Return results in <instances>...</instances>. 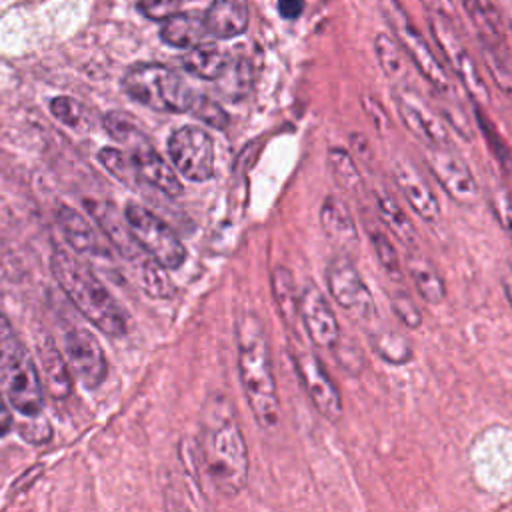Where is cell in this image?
<instances>
[{"instance_id": "obj_4", "label": "cell", "mask_w": 512, "mask_h": 512, "mask_svg": "<svg viewBox=\"0 0 512 512\" xmlns=\"http://www.w3.org/2000/svg\"><path fill=\"white\" fill-rule=\"evenodd\" d=\"M0 380L12 406L32 418L42 412L44 388L28 348L0 312Z\"/></svg>"}, {"instance_id": "obj_14", "label": "cell", "mask_w": 512, "mask_h": 512, "mask_svg": "<svg viewBox=\"0 0 512 512\" xmlns=\"http://www.w3.org/2000/svg\"><path fill=\"white\" fill-rule=\"evenodd\" d=\"M298 316L302 318L304 330L318 348H334L340 342V326L332 306L328 304L322 290L308 284L298 298Z\"/></svg>"}, {"instance_id": "obj_24", "label": "cell", "mask_w": 512, "mask_h": 512, "mask_svg": "<svg viewBox=\"0 0 512 512\" xmlns=\"http://www.w3.org/2000/svg\"><path fill=\"white\" fill-rule=\"evenodd\" d=\"M230 62V56L214 44H198L182 56L184 70L202 80H218Z\"/></svg>"}, {"instance_id": "obj_22", "label": "cell", "mask_w": 512, "mask_h": 512, "mask_svg": "<svg viewBox=\"0 0 512 512\" xmlns=\"http://www.w3.org/2000/svg\"><path fill=\"white\" fill-rule=\"evenodd\" d=\"M58 222H60V228H62L68 244L76 252L90 254V256H98V254L106 252V246L102 244V240H98V234L92 228V224L84 216H80L74 208L60 206Z\"/></svg>"}, {"instance_id": "obj_17", "label": "cell", "mask_w": 512, "mask_h": 512, "mask_svg": "<svg viewBox=\"0 0 512 512\" xmlns=\"http://www.w3.org/2000/svg\"><path fill=\"white\" fill-rule=\"evenodd\" d=\"M392 176H394L398 190L410 204V208L424 222L434 224L440 218V204H438L432 188L428 186V182L422 178V174L410 162L396 160L392 164Z\"/></svg>"}, {"instance_id": "obj_6", "label": "cell", "mask_w": 512, "mask_h": 512, "mask_svg": "<svg viewBox=\"0 0 512 512\" xmlns=\"http://www.w3.org/2000/svg\"><path fill=\"white\" fill-rule=\"evenodd\" d=\"M104 128L114 140L126 144L136 172L144 184L154 186L168 196H178L182 192V184L172 166L154 150L150 140L128 116L120 112H108L104 116Z\"/></svg>"}, {"instance_id": "obj_13", "label": "cell", "mask_w": 512, "mask_h": 512, "mask_svg": "<svg viewBox=\"0 0 512 512\" xmlns=\"http://www.w3.org/2000/svg\"><path fill=\"white\" fill-rule=\"evenodd\" d=\"M294 368L320 416L328 422H336L342 416V398L322 360L316 354L302 350L294 356Z\"/></svg>"}, {"instance_id": "obj_28", "label": "cell", "mask_w": 512, "mask_h": 512, "mask_svg": "<svg viewBox=\"0 0 512 512\" xmlns=\"http://www.w3.org/2000/svg\"><path fill=\"white\" fill-rule=\"evenodd\" d=\"M374 52L378 58L380 68L384 70V74L394 80V82H402L408 76V60L404 50L400 48V44L396 42L394 36L388 34H378L374 38Z\"/></svg>"}, {"instance_id": "obj_19", "label": "cell", "mask_w": 512, "mask_h": 512, "mask_svg": "<svg viewBox=\"0 0 512 512\" xmlns=\"http://www.w3.org/2000/svg\"><path fill=\"white\" fill-rule=\"evenodd\" d=\"M250 8L248 0H212L204 12L208 36L226 40L240 36L248 28Z\"/></svg>"}, {"instance_id": "obj_25", "label": "cell", "mask_w": 512, "mask_h": 512, "mask_svg": "<svg viewBox=\"0 0 512 512\" xmlns=\"http://www.w3.org/2000/svg\"><path fill=\"white\" fill-rule=\"evenodd\" d=\"M376 208H378L382 222L392 232V236L396 240H400L408 250H414L418 244L416 228L410 222V218L406 216L404 208L396 202V198L392 194H388L386 190H378L376 192Z\"/></svg>"}, {"instance_id": "obj_23", "label": "cell", "mask_w": 512, "mask_h": 512, "mask_svg": "<svg viewBox=\"0 0 512 512\" xmlns=\"http://www.w3.org/2000/svg\"><path fill=\"white\" fill-rule=\"evenodd\" d=\"M406 270L422 300L428 304H440L446 298V284L440 272L426 256L418 254L416 248L410 250L406 258Z\"/></svg>"}, {"instance_id": "obj_32", "label": "cell", "mask_w": 512, "mask_h": 512, "mask_svg": "<svg viewBox=\"0 0 512 512\" xmlns=\"http://www.w3.org/2000/svg\"><path fill=\"white\" fill-rule=\"evenodd\" d=\"M98 158H100L102 166L110 174H114L120 182H124L126 186L136 188L138 184H144L136 172V166H134V160L130 154L116 150V148H104V150H100Z\"/></svg>"}, {"instance_id": "obj_8", "label": "cell", "mask_w": 512, "mask_h": 512, "mask_svg": "<svg viewBox=\"0 0 512 512\" xmlns=\"http://www.w3.org/2000/svg\"><path fill=\"white\" fill-rule=\"evenodd\" d=\"M126 228L142 250H146L158 264L168 270H176L186 260V248L176 232L162 222L148 208L130 202L124 210Z\"/></svg>"}, {"instance_id": "obj_21", "label": "cell", "mask_w": 512, "mask_h": 512, "mask_svg": "<svg viewBox=\"0 0 512 512\" xmlns=\"http://www.w3.org/2000/svg\"><path fill=\"white\" fill-rule=\"evenodd\" d=\"M208 36L204 14L196 12H176L164 20L160 28V38L174 48H194L202 44Z\"/></svg>"}, {"instance_id": "obj_36", "label": "cell", "mask_w": 512, "mask_h": 512, "mask_svg": "<svg viewBox=\"0 0 512 512\" xmlns=\"http://www.w3.org/2000/svg\"><path fill=\"white\" fill-rule=\"evenodd\" d=\"M390 302H392L394 314H396L408 328H418V326L422 324L420 310L416 308V304L412 302V298H410L406 292H402V290L394 292L392 298H390Z\"/></svg>"}, {"instance_id": "obj_38", "label": "cell", "mask_w": 512, "mask_h": 512, "mask_svg": "<svg viewBox=\"0 0 512 512\" xmlns=\"http://www.w3.org/2000/svg\"><path fill=\"white\" fill-rule=\"evenodd\" d=\"M494 212L500 220V226L506 230H512V200L506 188H498L494 196Z\"/></svg>"}, {"instance_id": "obj_31", "label": "cell", "mask_w": 512, "mask_h": 512, "mask_svg": "<svg viewBox=\"0 0 512 512\" xmlns=\"http://www.w3.org/2000/svg\"><path fill=\"white\" fill-rule=\"evenodd\" d=\"M484 62L488 66V74L492 76L494 84L512 98V52L506 46L496 48H480Z\"/></svg>"}, {"instance_id": "obj_29", "label": "cell", "mask_w": 512, "mask_h": 512, "mask_svg": "<svg viewBox=\"0 0 512 512\" xmlns=\"http://www.w3.org/2000/svg\"><path fill=\"white\" fill-rule=\"evenodd\" d=\"M328 168L336 180V184L352 194V196H360L364 190V182L360 176V170L354 162V158L344 150V148H330L328 150Z\"/></svg>"}, {"instance_id": "obj_2", "label": "cell", "mask_w": 512, "mask_h": 512, "mask_svg": "<svg viewBox=\"0 0 512 512\" xmlns=\"http://www.w3.org/2000/svg\"><path fill=\"white\" fill-rule=\"evenodd\" d=\"M200 464L212 488L224 496H236L248 480V448L234 414L220 404L204 420L200 434Z\"/></svg>"}, {"instance_id": "obj_5", "label": "cell", "mask_w": 512, "mask_h": 512, "mask_svg": "<svg viewBox=\"0 0 512 512\" xmlns=\"http://www.w3.org/2000/svg\"><path fill=\"white\" fill-rule=\"evenodd\" d=\"M122 86L132 100L158 112H188L198 96L180 74L162 64L132 66Z\"/></svg>"}, {"instance_id": "obj_27", "label": "cell", "mask_w": 512, "mask_h": 512, "mask_svg": "<svg viewBox=\"0 0 512 512\" xmlns=\"http://www.w3.org/2000/svg\"><path fill=\"white\" fill-rule=\"evenodd\" d=\"M270 286L282 320L286 322V326L292 328L298 316V296L292 272L286 266H276L270 274Z\"/></svg>"}, {"instance_id": "obj_3", "label": "cell", "mask_w": 512, "mask_h": 512, "mask_svg": "<svg viewBox=\"0 0 512 512\" xmlns=\"http://www.w3.org/2000/svg\"><path fill=\"white\" fill-rule=\"evenodd\" d=\"M52 274L80 314L106 336H122L128 316L90 266L62 248L52 252Z\"/></svg>"}, {"instance_id": "obj_12", "label": "cell", "mask_w": 512, "mask_h": 512, "mask_svg": "<svg viewBox=\"0 0 512 512\" xmlns=\"http://www.w3.org/2000/svg\"><path fill=\"white\" fill-rule=\"evenodd\" d=\"M426 162L444 192L458 204L470 206L478 200V182L468 164L446 146H428Z\"/></svg>"}, {"instance_id": "obj_20", "label": "cell", "mask_w": 512, "mask_h": 512, "mask_svg": "<svg viewBox=\"0 0 512 512\" xmlns=\"http://www.w3.org/2000/svg\"><path fill=\"white\" fill-rule=\"evenodd\" d=\"M462 6L476 30L480 48H496L508 44L504 34V18L494 0H462Z\"/></svg>"}, {"instance_id": "obj_15", "label": "cell", "mask_w": 512, "mask_h": 512, "mask_svg": "<svg viewBox=\"0 0 512 512\" xmlns=\"http://www.w3.org/2000/svg\"><path fill=\"white\" fill-rule=\"evenodd\" d=\"M64 356L86 388H96L106 378V358L96 342V338L82 330L74 328L64 336Z\"/></svg>"}, {"instance_id": "obj_18", "label": "cell", "mask_w": 512, "mask_h": 512, "mask_svg": "<svg viewBox=\"0 0 512 512\" xmlns=\"http://www.w3.org/2000/svg\"><path fill=\"white\" fill-rule=\"evenodd\" d=\"M320 226L338 254L350 256L358 246V228L348 206L338 196H326L320 208Z\"/></svg>"}, {"instance_id": "obj_10", "label": "cell", "mask_w": 512, "mask_h": 512, "mask_svg": "<svg viewBox=\"0 0 512 512\" xmlns=\"http://www.w3.org/2000/svg\"><path fill=\"white\" fill-rule=\"evenodd\" d=\"M326 284L332 300L354 322H370L376 316L374 296L358 274L350 256L338 254L330 260L326 268Z\"/></svg>"}, {"instance_id": "obj_34", "label": "cell", "mask_w": 512, "mask_h": 512, "mask_svg": "<svg viewBox=\"0 0 512 512\" xmlns=\"http://www.w3.org/2000/svg\"><path fill=\"white\" fill-rule=\"evenodd\" d=\"M368 234H370V240H372L376 258H378V264L384 268V272H386L390 278L400 280V276H402L400 260H398L396 248L392 246V242L388 240V236H386L382 230H378V228H376V230H374V228H368Z\"/></svg>"}, {"instance_id": "obj_9", "label": "cell", "mask_w": 512, "mask_h": 512, "mask_svg": "<svg viewBox=\"0 0 512 512\" xmlns=\"http://www.w3.org/2000/svg\"><path fill=\"white\" fill-rule=\"evenodd\" d=\"M428 22H430V32H432L444 60L456 72V76L462 82V86L466 88V92L472 96V100L476 104H480V106L488 104L490 96H488L484 78H482L474 58L470 56L462 36L458 34L454 20H450L442 14H436V12H428Z\"/></svg>"}, {"instance_id": "obj_26", "label": "cell", "mask_w": 512, "mask_h": 512, "mask_svg": "<svg viewBox=\"0 0 512 512\" xmlns=\"http://www.w3.org/2000/svg\"><path fill=\"white\" fill-rule=\"evenodd\" d=\"M40 360H42V374H44L42 384H46L48 394L56 400L68 398V394L72 392V380L62 354L54 348V344L48 342L40 348Z\"/></svg>"}, {"instance_id": "obj_35", "label": "cell", "mask_w": 512, "mask_h": 512, "mask_svg": "<svg viewBox=\"0 0 512 512\" xmlns=\"http://www.w3.org/2000/svg\"><path fill=\"white\" fill-rule=\"evenodd\" d=\"M192 114L196 118H200L202 122H206L208 126L212 128H218V130H224L228 126V114L220 108V104H216L214 100L198 94L194 104H192Z\"/></svg>"}, {"instance_id": "obj_41", "label": "cell", "mask_w": 512, "mask_h": 512, "mask_svg": "<svg viewBox=\"0 0 512 512\" xmlns=\"http://www.w3.org/2000/svg\"><path fill=\"white\" fill-rule=\"evenodd\" d=\"M10 428H12V414L0 394V436H6L10 432Z\"/></svg>"}, {"instance_id": "obj_7", "label": "cell", "mask_w": 512, "mask_h": 512, "mask_svg": "<svg viewBox=\"0 0 512 512\" xmlns=\"http://www.w3.org/2000/svg\"><path fill=\"white\" fill-rule=\"evenodd\" d=\"M380 12L386 18L388 26L392 28V36L404 50L406 58L416 66V70L424 76V80L438 92L450 94L452 86L448 80V74L444 72L442 64L434 56L428 42L422 38L420 30L412 22V18L406 14L402 4L398 0H380Z\"/></svg>"}, {"instance_id": "obj_1", "label": "cell", "mask_w": 512, "mask_h": 512, "mask_svg": "<svg viewBox=\"0 0 512 512\" xmlns=\"http://www.w3.org/2000/svg\"><path fill=\"white\" fill-rule=\"evenodd\" d=\"M238 334V374L244 396L256 424L274 430L280 416V400L272 370V354L262 320L246 312L236 326Z\"/></svg>"}, {"instance_id": "obj_30", "label": "cell", "mask_w": 512, "mask_h": 512, "mask_svg": "<svg viewBox=\"0 0 512 512\" xmlns=\"http://www.w3.org/2000/svg\"><path fill=\"white\" fill-rule=\"evenodd\" d=\"M374 352L388 364L402 366L412 358L410 342L396 330H380L372 336Z\"/></svg>"}, {"instance_id": "obj_16", "label": "cell", "mask_w": 512, "mask_h": 512, "mask_svg": "<svg viewBox=\"0 0 512 512\" xmlns=\"http://www.w3.org/2000/svg\"><path fill=\"white\" fill-rule=\"evenodd\" d=\"M398 116L404 126L426 146H446L448 130L444 122L436 116L432 108H428L420 98L412 94L396 96Z\"/></svg>"}, {"instance_id": "obj_37", "label": "cell", "mask_w": 512, "mask_h": 512, "mask_svg": "<svg viewBox=\"0 0 512 512\" xmlns=\"http://www.w3.org/2000/svg\"><path fill=\"white\" fill-rule=\"evenodd\" d=\"M182 0H136V6L140 14H144L150 20L164 22L172 14L178 12Z\"/></svg>"}, {"instance_id": "obj_33", "label": "cell", "mask_w": 512, "mask_h": 512, "mask_svg": "<svg viewBox=\"0 0 512 512\" xmlns=\"http://www.w3.org/2000/svg\"><path fill=\"white\" fill-rule=\"evenodd\" d=\"M50 110L52 114L66 126L70 128H86L90 122V114L88 110L74 98L70 96H56L50 100Z\"/></svg>"}, {"instance_id": "obj_42", "label": "cell", "mask_w": 512, "mask_h": 512, "mask_svg": "<svg viewBox=\"0 0 512 512\" xmlns=\"http://www.w3.org/2000/svg\"><path fill=\"white\" fill-rule=\"evenodd\" d=\"M502 286H504V294L510 302V308H512V266L506 268V272L502 274Z\"/></svg>"}, {"instance_id": "obj_43", "label": "cell", "mask_w": 512, "mask_h": 512, "mask_svg": "<svg viewBox=\"0 0 512 512\" xmlns=\"http://www.w3.org/2000/svg\"><path fill=\"white\" fill-rule=\"evenodd\" d=\"M506 18H508V24L512 30V0H508V4H506Z\"/></svg>"}, {"instance_id": "obj_11", "label": "cell", "mask_w": 512, "mask_h": 512, "mask_svg": "<svg viewBox=\"0 0 512 512\" xmlns=\"http://www.w3.org/2000/svg\"><path fill=\"white\" fill-rule=\"evenodd\" d=\"M168 154L176 170L192 180L206 182L214 176V142L204 128L182 126L168 138Z\"/></svg>"}, {"instance_id": "obj_40", "label": "cell", "mask_w": 512, "mask_h": 512, "mask_svg": "<svg viewBox=\"0 0 512 512\" xmlns=\"http://www.w3.org/2000/svg\"><path fill=\"white\" fill-rule=\"evenodd\" d=\"M304 10V0H278V12L286 20H296Z\"/></svg>"}, {"instance_id": "obj_39", "label": "cell", "mask_w": 512, "mask_h": 512, "mask_svg": "<svg viewBox=\"0 0 512 512\" xmlns=\"http://www.w3.org/2000/svg\"><path fill=\"white\" fill-rule=\"evenodd\" d=\"M428 12H436V14H442L450 20L456 18V8H454V2L452 0H420Z\"/></svg>"}]
</instances>
